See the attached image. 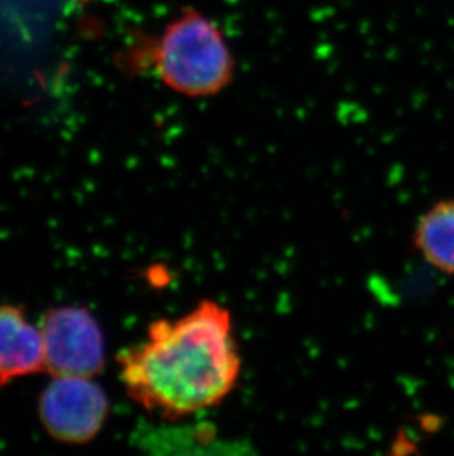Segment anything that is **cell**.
I'll use <instances>...</instances> for the list:
<instances>
[{"label": "cell", "instance_id": "cell-2", "mask_svg": "<svg viewBox=\"0 0 454 456\" xmlns=\"http://www.w3.org/2000/svg\"><path fill=\"white\" fill-rule=\"evenodd\" d=\"M157 71L172 91L191 98L215 96L229 86L235 61L223 33L197 9L170 22L155 51Z\"/></svg>", "mask_w": 454, "mask_h": 456}, {"label": "cell", "instance_id": "cell-3", "mask_svg": "<svg viewBox=\"0 0 454 456\" xmlns=\"http://www.w3.org/2000/svg\"><path fill=\"white\" fill-rule=\"evenodd\" d=\"M45 370L52 377H87L102 372L105 340L102 328L86 307L62 305L42 319Z\"/></svg>", "mask_w": 454, "mask_h": 456}, {"label": "cell", "instance_id": "cell-5", "mask_svg": "<svg viewBox=\"0 0 454 456\" xmlns=\"http://www.w3.org/2000/svg\"><path fill=\"white\" fill-rule=\"evenodd\" d=\"M45 370L42 330L26 318L21 307L0 305V386Z\"/></svg>", "mask_w": 454, "mask_h": 456}, {"label": "cell", "instance_id": "cell-1", "mask_svg": "<svg viewBox=\"0 0 454 456\" xmlns=\"http://www.w3.org/2000/svg\"><path fill=\"white\" fill-rule=\"evenodd\" d=\"M126 392L166 419L213 408L239 381L242 361L224 305L202 300L177 319H158L146 340L118 356Z\"/></svg>", "mask_w": 454, "mask_h": 456}, {"label": "cell", "instance_id": "cell-6", "mask_svg": "<svg viewBox=\"0 0 454 456\" xmlns=\"http://www.w3.org/2000/svg\"><path fill=\"white\" fill-rule=\"evenodd\" d=\"M415 244L431 266L454 275V200L440 201L420 217Z\"/></svg>", "mask_w": 454, "mask_h": 456}, {"label": "cell", "instance_id": "cell-4", "mask_svg": "<svg viewBox=\"0 0 454 456\" xmlns=\"http://www.w3.org/2000/svg\"><path fill=\"white\" fill-rule=\"evenodd\" d=\"M109 413L103 388L87 377H53L39 399L45 430L62 444L91 442Z\"/></svg>", "mask_w": 454, "mask_h": 456}]
</instances>
